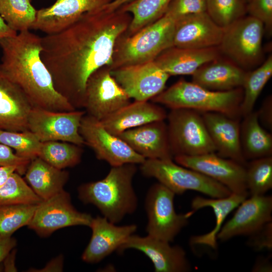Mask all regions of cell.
<instances>
[{"instance_id": "cell-42", "label": "cell", "mask_w": 272, "mask_h": 272, "mask_svg": "<svg viewBox=\"0 0 272 272\" xmlns=\"http://www.w3.org/2000/svg\"><path fill=\"white\" fill-rule=\"evenodd\" d=\"M30 162L17 156L12 148L0 144V166H16V172L21 175L25 173Z\"/></svg>"}, {"instance_id": "cell-49", "label": "cell", "mask_w": 272, "mask_h": 272, "mask_svg": "<svg viewBox=\"0 0 272 272\" xmlns=\"http://www.w3.org/2000/svg\"><path fill=\"white\" fill-rule=\"evenodd\" d=\"M17 33L10 28L0 16V41L5 38L14 36Z\"/></svg>"}, {"instance_id": "cell-6", "label": "cell", "mask_w": 272, "mask_h": 272, "mask_svg": "<svg viewBox=\"0 0 272 272\" xmlns=\"http://www.w3.org/2000/svg\"><path fill=\"white\" fill-rule=\"evenodd\" d=\"M142 173L155 178L175 194L187 190L202 193L210 197L221 198L232 193L225 186L192 169L173 162V160L146 159L141 164Z\"/></svg>"}, {"instance_id": "cell-35", "label": "cell", "mask_w": 272, "mask_h": 272, "mask_svg": "<svg viewBox=\"0 0 272 272\" xmlns=\"http://www.w3.org/2000/svg\"><path fill=\"white\" fill-rule=\"evenodd\" d=\"M42 200L16 172L0 186V206L19 203L38 205Z\"/></svg>"}, {"instance_id": "cell-26", "label": "cell", "mask_w": 272, "mask_h": 272, "mask_svg": "<svg viewBox=\"0 0 272 272\" xmlns=\"http://www.w3.org/2000/svg\"><path fill=\"white\" fill-rule=\"evenodd\" d=\"M246 73L231 60L218 58L200 67L192 82L211 91H227L242 87Z\"/></svg>"}, {"instance_id": "cell-22", "label": "cell", "mask_w": 272, "mask_h": 272, "mask_svg": "<svg viewBox=\"0 0 272 272\" xmlns=\"http://www.w3.org/2000/svg\"><path fill=\"white\" fill-rule=\"evenodd\" d=\"M201 114L217 154L245 166L247 162L241 146L239 118L219 112Z\"/></svg>"}, {"instance_id": "cell-1", "label": "cell", "mask_w": 272, "mask_h": 272, "mask_svg": "<svg viewBox=\"0 0 272 272\" xmlns=\"http://www.w3.org/2000/svg\"><path fill=\"white\" fill-rule=\"evenodd\" d=\"M131 16L119 8L84 14L64 30L41 37V59L55 90L76 109L84 108L90 76L110 66L116 40L128 29Z\"/></svg>"}, {"instance_id": "cell-10", "label": "cell", "mask_w": 272, "mask_h": 272, "mask_svg": "<svg viewBox=\"0 0 272 272\" xmlns=\"http://www.w3.org/2000/svg\"><path fill=\"white\" fill-rule=\"evenodd\" d=\"M92 219L90 214L75 208L70 194L63 189L37 205L27 226L38 235L46 237L67 227H90Z\"/></svg>"}, {"instance_id": "cell-4", "label": "cell", "mask_w": 272, "mask_h": 272, "mask_svg": "<svg viewBox=\"0 0 272 272\" xmlns=\"http://www.w3.org/2000/svg\"><path fill=\"white\" fill-rule=\"evenodd\" d=\"M242 87L227 91H214L192 82L180 79L151 99L170 109H189L201 113L219 112L234 118L241 116Z\"/></svg>"}, {"instance_id": "cell-51", "label": "cell", "mask_w": 272, "mask_h": 272, "mask_svg": "<svg viewBox=\"0 0 272 272\" xmlns=\"http://www.w3.org/2000/svg\"><path fill=\"white\" fill-rule=\"evenodd\" d=\"M242 1L244 3L246 4L247 3L249 2L251 0H242Z\"/></svg>"}, {"instance_id": "cell-30", "label": "cell", "mask_w": 272, "mask_h": 272, "mask_svg": "<svg viewBox=\"0 0 272 272\" xmlns=\"http://www.w3.org/2000/svg\"><path fill=\"white\" fill-rule=\"evenodd\" d=\"M171 1L132 0L119 7L120 10L131 16V22L125 33L132 35L156 21L165 14Z\"/></svg>"}, {"instance_id": "cell-14", "label": "cell", "mask_w": 272, "mask_h": 272, "mask_svg": "<svg viewBox=\"0 0 272 272\" xmlns=\"http://www.w3.org/2000/svg\"><path fill=\"white\" fill-rule=\"evenodd\" d=\"M175 162L220 183L232 193L248 196L245 166L215 153L196 156L177 155Z\"/></svg>"}, {"instance_id": "cell-29", "label": "cell", "mask_w": 272, "mask_h": 272, "mask_svg": "<svg viewBox=\"0 0 272 272\" xmlns=\"http://www.w3.org/2000/svg\"><path fill=\"white\" fill-rule=\"evenodd\" d=\"M243 117L240 123V143L245 160L271 156L272 135L260 124L256 111Z\"/></svg>"}, {"instance_id": "cell-9", "label": "cell", "mask_w": 272, "mask_h": 272, "mask_svg": "<svg viewBox=\"0 0 272 272\" xmlns=\"http://www.w3.org/2000/svg\"><path fill=\"white\" fill-rule=\"evenodd\" d=\"M175 195L159 182L149 189L145 203L148 217V235L171 242L188 224L189 218L195 212L192 210L184 214H177L174 205Z\"/></svg>"}, {"instance_id": "cell-16", "label": "cell", "mask_w": 272, "mask_h": 272, "mask_svg": "<svg viewBox=\"0 0 272 272\" xmlns=\"http://www.w3.org/2000/svg\"><path fill=\"white\" fill-rule=\"evenodd\" d=\"M134 249L146 255L153 263L156 272H185L191 266L185 250L180 246L148 235L129 236L117 250L119 254Z\"/></svg>"}, {"instance_id": "cell-18", "label": "cell", "mask_w": 272, "mask_h": 272, "mask_svg": "<svg viewBox=\"0 0 272 272\" xmlns=\"http://www.w3.org/2000/svg\"><path fill=\"white\" fill-rule=\"evenodd\" d=\"M224 32L207 12L187 15L176 20L173 46L203 49L218 47Z\"/></svg>"}, {"instance_id": "cell-7", "label": "cell", "mask_w": 272, "mask_h": 272, "mask_svg": "<svg viewBox=\"0 0 272 272\" xmlns=\"http://www.w3.org/2000/svg\"><path fill=\"white\" fill-rule=\"evenodd\" d=\"M166 118L173 158L216 153L201 112L189 109H171Z\"/></svg>"}, {"instance_id": "cell-40", "label": "cell", "mask_w": 272, "mask_h": 272, "mask_svg": "<svg viewBox=\"0 0 272 272\" xmlns=\"http://www.w3.org/2000/svg\"><path fill=\"white\" fill-rule=\"evenodd\" d=\"M205 12H207L206 0H172L165 13L177 20L187 15Z\"/></svg>"}, {"instance_id": "cell-19", "label": "cell", "mask_w": 272, "mask_h": 272, "mask_svg": "<svg viewBox=\"0 0 272 272\" xmlns=\"http://www.w3.org/2000/svg\"><path fill=\"white\" fill-rule=\"evenodd\" d=\"M113 0H56L37 10L31 29L52 34L66 28L84 14L102 9Z\"/></svg>"}, {"instance_id": "cell-46", "label": "cell", "mask_w": 272, "mask_h": 272, "mask_svg": "<svg viewBox=\"0 0 272 272\" xmlns=\"http://www.w3.org/2000/svg\"><path fill=\"white\" fill-rule=\"evenodd\" d=\"M63 269V257L59 255L48 262L47 265L38 271H61Z\"/></svg>"}, {"instance_id": "cell-47", "label": "cell", "mask_w": 272, "mask_h": 272, "mask_svg": "<svg viewBox=\"0 0 272 272\" xmlns=\"http://www.w3.org/2000/svg\"><path fill=\"white\" fill-rule=\"evenodd\" d=\"M17 169L14 166H0V186L5 183L10 175Z\"/></svg>"}, {"instance_id": "cell-17", "label": "cell", "mask_w": 272, "mask_h": 272, "mask_svg": "<svg viewBox=\"0 0 272 272\" xmlns=\"http://www.w3.org/2000/svg\"><path fill=\"white\" fill-rule=\"evenodd\" d=\"M271 196H251L238 206L233 216L221 228L217 239L225 241L237 236H249L271 222Z\"/></svg>"}, {"instance_id": "cell-44", "label": "cell", "mask_w": 272, "mask_h": 272, "mask_svg": "<svg viewBox=\"0 0 272 272\" xmlns=\"http://www.w3.org/2000/svg\"><path fill=\"white\" fill-rule=\"evenodd\" d=\"M16 244V240L12 236L0 238V263L14 249Z\"/></svg>"}, {"instance_id": "cell-39", "label": "cell", "mask_w": 272, "mask_h": 272, "mask_svg": "<svg viewBox=\"0 0 272 272\" xmlns=\"http://www.w3.org/2000/svg\"><path fill=\"white\" fill-rule=\"evenodd\" d=\"M246 11L260 22L270 35L272 31V0H251L246 4Z\"/></svg>"}, {"instance_id": "cell-32", "label": "cell", "mask_w": 272, "mask_h": 272, "mask_svg": "<svg viewBox=\"0 0 272 272\" xmlns=\"http://www.w3.org/2000/svg\"><path fill=\"white\" fill-rule=\"evenodd\" d=\"M82 147L66 142H41L37 157L56 168L63 169L80 162L83 152Z\"/></svg>"}, {"instance_id": "cell-2", "label": "cell", "mask_w": 272, "mask_h": 272, "mask_svg": "<svg viewBox=\"0 0 272 272\" xmlns=\"http://www.w3.org/2000/svg\"><path fill=\"white\" fill-rule=\"evenodd\" d=\"M0 68L25 95L32 107L52 111L76 109L55 89L42 61L41 37L25 30L0 41Z\"/></svg>"}, {"instance_id": "cell-50", "label": "cell", "mask_w": 272, "mask_h": 272, "mask_svg": "<svg viewBox=\"0 0 272 272\" xmlns=\"http://www.w3.org/2000/svg\"><path fill=\"white\" fill-rule=\"evenodd\" d=\"M132 1V0H113L105 6L103 7L102 9L107 11H113Z\"/></svg>"}, {"instance_id": "cell-43", "label": "cell", "mask_w": 272, "mask_h": 272, "mask_svg": "<svg viewBox=\"0 0 272 272\" xmlns=\"http://www.w3.org/2000/svg\"><path fill=\"white\" fill-rule=\"evenodd\" d=\"M261 125L269 130H272V96H268L262 102L258 111H256Z\"/></svg>"}, {"instance_id": "cell-48", "label": "cell", "mask_w": 272, "mask_h": 272, "mask_svg": "<svg viewBox=\"0 0 272 272\" xmlns=\"http://www.w3.org/2000/svg\"><path fill=\"white\" fill-rule=\"evenodd\" d=\"M15 251L13 249L6 257L4 261V270L5 271H16L15 265Z\"/></svg>"}, {"instance_id": "cell-31", "label": "cell", "mask_w": 272, "mask_h": 272, "mask_svg": "<svg viewBox=\"0 0 272 272\" xmlns=\"http://www.w3.org/2000/svg\"><path fill=\"white\" fill-rule=\"evenodd\" d=\"M272 76V55L252 71L246 72L242 86L243 99L240 114L244 116L253 111L256 101L264 87Z\"/></svg>"}, {"instance_id": "cell-5", "label": "cell", "mask_w": 272, "mask_h": 272, "mask_svg": "<svg viewBox=\"0 0 272 272\" xmlns=\"http://www.w3.org/2000/svg\"><path fill=\"white\" fill-rule=\"evenodd\" d=\"M175 21L165 13L132 35L122 34L116 40L109 67L112 70L154 61L163 51L173 46Z\"/></svg>"}, {"instance_id": "cell-8", "label": "cell", "mask_w": 272, "mask_h": 272, "mask_svg": "<svg viewBox=\"0 0 272 272\" xmlns=\"http://www.w3.org/2000/svg\"><path fill=\"white\" fill-rule=\"evenodd\" d=\"M263 24L251 17H242L224 29L218 49L245 71L259 65L263 58Z\"/></svg>"}, {"instance_id": "cell-27", "label": "cell", "mask_w": 272, "mask_h": 272, "mask_svg": "<svg viewBox=\"0 0 272 272\" xmlns=\"http://www.w3.org/2000/svg\"><path fill=\"white\" fill-rule=\"evenodd\" d=\"M25 174L26 180L42 200L63 190L69 177L67 171L52 166L38 157L30 161Z\"/></svg>"}, {"instance_id": "cell-3", "label": "cell", "mask_w": 272, "mask_h": 272, "mask_svg": "<svg viewBox=\"0 0 272 272\" xmlns=\"http://www.w3.org/2000/svg\"><path fill=\"white\" fill-rule=\"evenodd\" d=\"M137 171L134 164L112 167L103 179L80 185L79 198L96 206L111 222L118 223L137 208L138 198L132 186Z\"/></svg>"}, {"instance_id": "cell-13", "label": "cell", "mask_w": 272, "mask_h": 272, "mask_svg": "<svg viewBox=\"0 0 272 272\" xmlns=\"http://www.w3.org/2000/svg\"><path fill=\"white\" fill-rule=\"evenodd\" d=\"M130 98L111 74L108 66L94 72L86 86V113L99 121L130 103Z\"/></svg>"}, {"instance_id": "cell-11", "label": "cell", "mask_w": 272, "mask_h": 272, "mask_svg": "<svg viewBox=\"0 0 272 272\" xmlns=\"http://www.w3.org/2000/svg\"><path fill=\"white\" fill-rule=\"evenodd\" d=\"M79 133L97 158L107 162L112 167L141 164L146 160L119 137L109 132L100 121L86 113L82 118Z\"/></svg>"}, {"instance_id": "cell-33", "label": "cell", "mask_w": 272, "mask_h": 272, "mask_svg": "<svg viewBox=\"0 0 272 272\" xmlns=\"http://www.w3.org/2000/svg\"><path fill=\"white\" fill-rule=\"evenodd\" d=\"M36 13L31 0H0V16L17 33L31 29Z\"/></svg>"}, {"instance_id": "cell-41", "label": "cell", "mask_w": 272, "mask_h": 272, "mask_svg": "<svg viewBox=\"0 0 272 272\" xmlns=\"http://www.w3.org/2000/svg\"><path fill=\"white\" fill-rule=\"evenodd\" d=\"M247 244L257 251L272 249V222L264 225L259 230L249 235Z\"/></svg>"}, {"instance_id": "cell-23", "label": "cell", "mask_w": 272, "mask_h": 272, "mask_svg": "<svg viewBox=\"0 0 272 272\" xmlns=\"http://www.w3.org/2000/svg\"><path fill=\"white\" fill-rule=\"evenodd\" d=\"M32 108L21 89L0 68V129L28 130V117Z\"/></svg>"}, {"instance_id": "cell-38", "label": "cell", "mask_w": 272, "mask_h": 272, "mask_svg": "<svg viewBox=\"0 0 272 272\" xmlns=\"http://www.w3.org/2000/svg\"><path fill=\"white\" fill-rule=\"evenodd\" d=\"M207 12L219 26L225 28L246 13L242 0H206Z\"/></svg>"}, {"instance_id": "cell-37", "label": "cell", "mask_w": 272, "mask_h": 272, "mask_svg": "<svg viewBox=\"0 0 272 272\" xmlns=\"http://www.w3.org/2000/svg\"><path fill=\"white\" fill-rule=\"evenodd\" d=\"M41 142L30 130L17 132L0 129V144L15 151L18 157L31 161L38 156Z\"/></svg>"}, {"instance_id": "cell-34", "label": "cell", "mask_w": 272, "mask_h": 272, "mask_svg": "<svg viewBox=\"0 0 272 272\" xmlns=\"http://www.w3.org/2000/svg\"><path fill=\"white\" fill-rule=\"evenodd\" d=\"M246 183L248 193L262 195L272 188V156L246 163Z\"/></svg>"}, {"instance_id": "cell-20", "label": "cell", "mask_w": 272, "mask_h": 272, "mask_svg": "<svg viewBox=\"0 0 272 272\" xmlns=\"http://www.w3.org/2000/svg\"><path fill=\"white\" fill-rule=\"evenodd\" d=\"M117 136L146 159H173L165 120L129 129Z\"/></svg>"}, {"instance_id": "cell-15", "label": "cell", "mask_w": 272, "mask_h": 272, "mask_svg": "<svg viewBox=\"0 0 272 272\" xmlns=\"http://www.w3.org/2000/svg\"><path fill=\"white\" fill-rule=\"evenodd\" d=\"M111 74L129 98L148 101L164 90L170 76L154 62L125 65L111 70Z\"/></svg>"}, {"instance_id": "cell-25", "label": "cell", "mask_w": 272, "mask_h": 272, "mask_svg": "<svg viewBox=\"0 0 272 272\" xmlns=\"http://www.w3.org/2000/svg\"><path fill=\"white\" fill-rule=\"evenodd\" d=\"M165 110L152 102L134 101L100 121L111 133L117 135L123 131L147 123L165 120Z\"/></svg>"}, {"instance_id": "cell-28", "label": "cell", "mask_w": 272, "mask_h": 272, "mask_svg": "<svg viewBox=\"0 0 272 272\" xmlns=\"http://www.w3.org/2000/svg\"><path fill=\"white\" fill-rule=\"evenodd\" d=\"M247 196L232 193L221 198L195 197L191 201L192 210L195 212L201 209H212L216 216V224L213 229L205 234L194 236L190 238L192 245H203L216 249L217 247V235L228 215L247 198Z\"/></svg>"}, {"instance_id": "cell-45", "label": "cell", "mask_w": 272, "mask_h": 272, "mask_svg": "<svg viewBox=\"0 0 272 272\" xmlns=\"http://www.w3.org/2000/svg\"><path fill=\"white\" fill-rule=\"evenodd\" d=\"M272 265L270 257H259L255 262L252 271H271Z\"/></svg>"}, {"instance_id": "cell-21", "label": "cell", "mask_w": 272, "mask_h": 272, "mask_svg": "<svg viewBox=\"0 0 272 272\" xmlns=\"http://www.w3.org/2000/svg\"><path fill=\"white\" fill-rule=\"evenodd\" d=\"M105 217L93 218L89 227L91 239L82 255L88 263H97L117 250L124 241L137 229L135 224L117 226Z\"/></svg>"}, {"instance_id": "cell-12", "label": "cell", "mask_w": 272, "mask_h": 272, "mask_svg": "<svg viewBox=\"0 0 272 272\" xmlns=\"http://www.w3.org/2000/svg\"><path fill=\"white\" fill-rule=\"evenodd\" d=\"M85 110L52 111L32 107L28 117V129L40 142L62 141L85 145L79 133Z\"/></svg>"}, {"instance_id": "cell-24", "label": "cell", "mask_w": 272, "mask_h": 272, "mask_svg": "<svg viewBox=\"0 0 272 272\" xmlns=\"http://www.w3.org/2000/svg\"><path fill=\"white\" fill-rule=\"evenodd\" d=\"M218 47L203 49L173 46L163 51L154 62L170 76L192 75L203 64L219 58Z\"/></svg>"}, {"instance_id": "cell-36", "label": "cell", "mask_w": 272, "mask_h": 272, "mask_svg": "<svg viewBox=\"0 0 272 272\" xmlns=\"http://www.w3.org/2000/svg\"><path fill=\"white\" fill-rule=\"evenodd\" d=\"M38 205L19 203L0 206V238L11 237L19 229L27 226Z\"/></svg>"}]
</instances>
